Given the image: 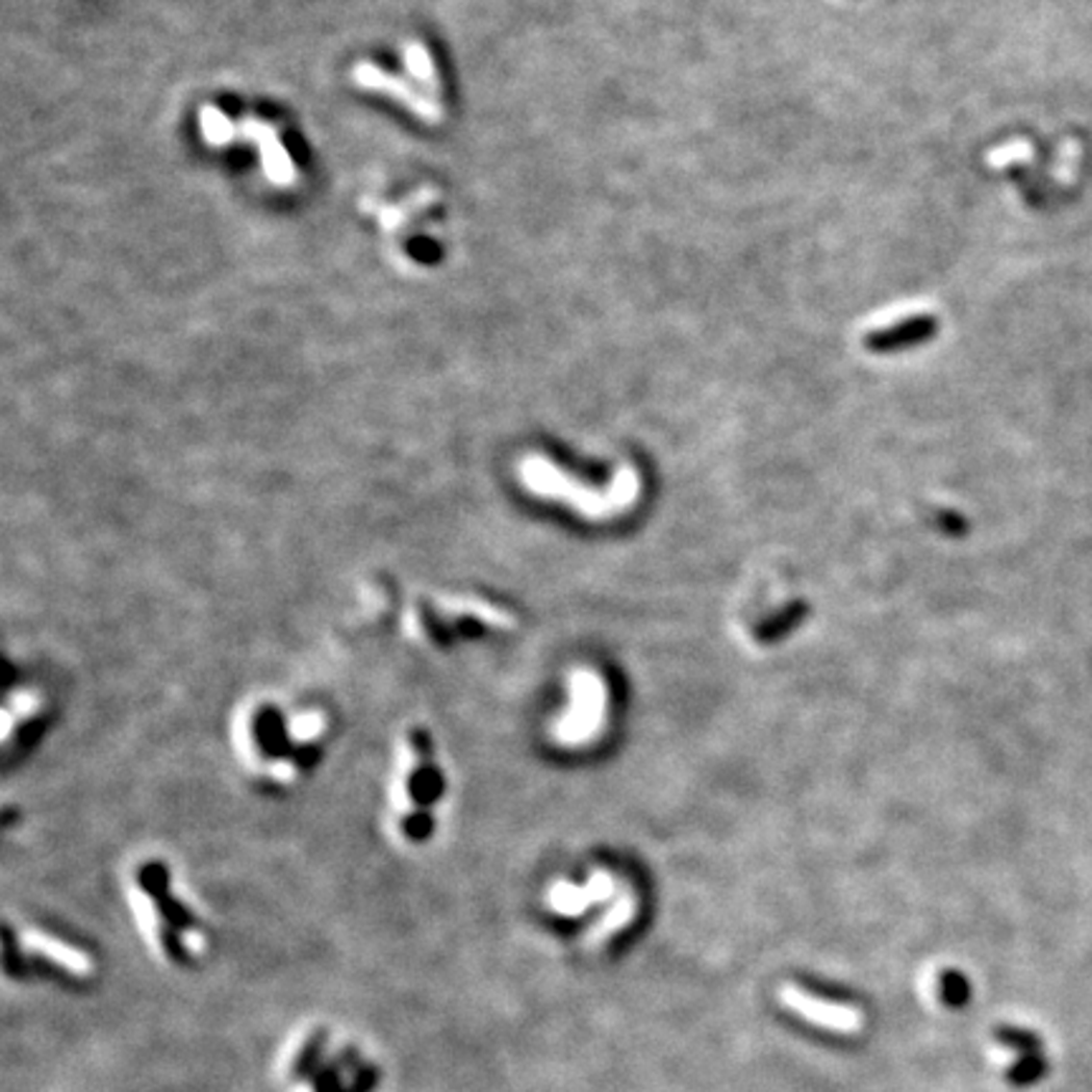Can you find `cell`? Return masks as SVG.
<instances>
[{"mask_svg": "<svg viewBox=\"0 0 1092 1092\" xmlns=\"http://www.w3.org/2000/svg\"><path fill=\"white\" fill-rule=\"evenodd\" d=\"M518 478H522L524 488H529L534 496L562 501L569 509L582 513L584 518L617 516V513L628 511L640 496V476L633 468H619L610 491L587 488L569 474H564L562 468H557V463L541 456L524 458L518 465Z\"/></svg>", "mask_w": 1092, "mask_h": 1092, "instance_id": "obj_1", "label": "cell"}, {"mask_svg": "<svg viewBox=\"0 0 1092 1092\" xmlns=\"http://www.w3.org/2000/svg\"><path fill=\"white\" fill-rule=\"evenodd\" d=\"M605 681L594 670H575L569 676V706L552 726L554 741L562 746H584L600 736L607 718Z\"/></svg>", "mask_w": 1092, "mask_h": 1092, "instance_id": "obj_2", "label": "cell"}, {"mask_svg": "<svg viewBox=\"0 0 1092 1092\" xmlns=\"http://www.w3.org/2000/svg\"><path fill=\"white\" fill-rule=\"evenodd\" d=\"M442 779L435 769L433 761L428 759V752H423V746H412L410 741L403 743L398 759V771H395L392 789H389V807L400 817V828L407 832L412 822V805L415 802H425L440 794Z\"/></svg>", "mask_w": 1092, "mask_h": 1092, "instance_id": "obj_3", "label": "cell"}, {"mask_svg": "<svg viewBox=\"0 0 1092 1092\" xmlns=\"http://www.w3.org/2000/svg\"><path fill=\"white\" fill-rule=\"evenodd\" d=\"M777 996L784 1007L792 1009L802 1019H807L810 1024L822 1026V1030L837 1032V1035H855V1032H860V1026H863V1017H860L858 1009L817 999V996L807 994L805 989L794 987V984H782Z\"/></svg>", "mask_w": 1092, "mask_h": 1092, "instance_id": "obj_4", "label": "cell"}, {"mask_svg": "<svg viewBox=\"0 0 1092 1092\" xmlns=\"http://www.w3.org/2000/svg\"><path fill=\"white\" fill-rule=\"evenodd\" d=\"M352 76H354V81H357V86L370 88V92L387 94V97L398 99L400 104L407 106L412 115L421 117V120L425 122L435 124L438 120H442V106L438 99L428 97V94H423V92H415V88L407 84V81L400 79V76L387 74V71L377 69L375 64H359V67L352 71Z\"/></svg>", "mask_w": 1092, "mask_h": 1092, "instance_id": "obj_5", "label": "cell"}, {"mask_svg": "<svg viewBox=\"0 0 1092 1092\" xmlns=\"http://www.w3.org/2000/svg\"><path fill=\"white\" fill-rule=\"evenodd\" d=\"M617 890V883L615 878L610 875V872H594L592 878H589V883L584 885H575V883H554L552 890H549L547 900L549 906H552L554 913H559V916H582L584 911H587L589 906H594V903H605L610 900L612 895H615Z\"/></svg>", "mask_w": 1092, "mask_h": 1092, "instance_id": "obj_6", "label": "cell"}, {"mask_svg": "<svg viewBox=\"0 0 1092 1092\" xmlns=\"http://www.w3.org/2000/svg\"><path fill=\"white\" fill-rule=\"evenodd\" d=\"M240 134H246V137H251L258 145L263 170L274 185H291V182L297 180V168H294L288 152L279 145L274 127H269V124L258 120H248L246 124H240Z\"/></svg>", "mask_w": 1092, "mask_h": 1092, "instance_id": "obj_7", "label": "cell"}, {"mask_svg": "<svg viewBox=\"0 0 1092 1092\" xmlns=\"http://www.w3.org/2000/svg\"><path fill=\"white\" fill-rule=\"evenodd\" d=\"M635 913H637V898L633 893H628V890H623V895L615 900L612 911H607L605 918H602L600 923L592 929V934H589L587 938L589 946H598V943L607 941L610 936H615L619 929H625V925L635 918Z\"/></svg>", "mask_w": 1092, "mask_h": 1092, "instance_id": "obj_8", "label": "cell"}, {"mask_svg": "<svg viewBox=\"0 0 1092 1092\" xmlns=\"http://www.w3.org/2000/svg\"><path fill=\"white\" fill-rule=\"evenodd\" d=\"M405 67L407 71H410L412 79L417 81V84L428 86L430 92L438 97L440 94V84H438V69H435L433 64V56H430V51L425 49V46L421 44H407L405 51Z\"/></svg>", "mask_w": 1092, "mask_h": 1092, "instance_id": "obj_9", "label": "cell"}, {"mask_svg": "<svg viewBox=\"0 0 1092 1092\" xmlns=\"http://www.w3.org/2000/svg\"><path fill=\"white\" fill-rule=\"evenodd\" d=\"M200 132L208 139V145L221 147L228 145L238 129H235V124L230 122L226 115H221L215 106H205V109H200Z\"/></svg>", "mask_w": 1092, "mask_h": 1092, "instance_id": "obj_10", "label": "cell"}, {"mask_svg": "<svg viewBox=\"0 0 1092 1092\" xmlns=\"http://www.w3.org/2000/svg\"><path fill=\"white\" fill-rule=\"evenodd\" d=\"M1030 157H1035V147H1032L1030 142H1024V139L1012 142V145L999 147V150L989 152V155H987L991 168H1007V164L1024 162V159H1030Z\"/></svg>", "mask_w": 1092, "mask_h": 1092, "instance_id": "obj_11", "label": "cell"}]
</instances>
